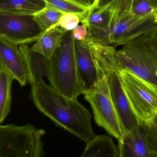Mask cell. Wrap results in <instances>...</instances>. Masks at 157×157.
<instances>
[{"label": "cell", "instance_id": "obj_25", "mask_svg": "<svg viewBox=\"0 0 157 157\" xmlns=\"http://www.w3.org/2000/svg\"><path fill=\"white\" fill-rule=\"evenodd\" d=\"M74 1H77L80 3L84 5L85 6H87L88 7H90L92 3L91 2V0H74Z\"/></svg>", "mask_w": 157, "mask_h": 157}, {"label": "cell", "instance_id": "obj_16", "mask_svg": "<svg viewBox=\"0 0 157 157\" xmlns=\"http://www.w3.org/2000/svg\"><path fill=\"white\" fill-rule=\"evenodd\" d=\"M118 147L109 136L100 135L86 146L80 157H118Z\"/></svg>", "mask_w": 157, "mask_h": 157}, {"label": "cell", "instance_id": "obj_14", "mask_svg": "<svg viewBox=\"0 0 157 157\" xmlns=\"http://www.w3.org/2000/svg\"><path fill=\"white\" fill-rule=\"evenodd\" d=\"M47 6L44 0H0V14L34 15Z\"/></svg>", "mask_w": 157, "mask_h": 157}, {"label": "cell", "instance_id": "obj_12", "mask_svg": "<svg viewBox=\"0 0 157 157\" xmlns=\"http://www.w3.org/2000/svg\"><path fill=\"white\" fill-rule=\"evenodd\" d=\"M76 55L82 79L87 90L93 88L98 80L96 61L87 39L75 40Z\"/></svg>", "mask_w": 157, "mask_h": 157}, {"label": "cell", "instance_id": "obj_15", "mask_svg": "<svg viewBox=\"0 0 157 157\" xmlns=\"http://www.w3.org/2000/svg\"><path fill=\"white\" fill-rule=\"evenodd\" d=\"M65 32L59 27L51 29L46 31L29 50L49 59L55 51L61 47Z\"/></svg>", "mask_w": 157, "mask_h": 157}, {"label": "cell", "instance_id": "obj_8", "mask_svg": "<svg viewBox=\"0 0 157 157\" xmlns=\"http://www.w3.org/2000/svg\"><path fill=\"white\" fill-rule=\"evenodd\" d=\"M45 32L34 15L0 14V37L13 44L37 42Z\"/></svg>", "mask_w": 157, "mask_h": 157}, {"label": "cell", "instance_id": "obj_22", "mask_svg": "<svg viewBox=\"0 0 157 157\" xmlns=\"http://www.w3.org/2000/svg\"><path fill=\"white\" fill-rule=\"evenodd\" d=\"M84 17L73 13H64L58 23V26L66 31H73Z\"/></svg>", "mask_w": 157, "mask_h": 157}, {"label": "cell", "instance_id": "obj_26", "mask_svg": "<svg viewBox=\"0 0 157 157\" xmlns=\"http://www.w3.org/2000/svg\"><path fill=\"white\" fill-rule=\"evenodd\" d=\"M147 1L157 11V0H147Z\"/></svg>", "mask_w": 157, "mask_h": 157}, {"label": "cell", "instance_id": "obj_2", "mask_svg": "<svg viewBox=\"0 0 157 157\" xmlns=\"http://www.w3.org/2000/svg\"><path fill=\"white\" fill-rule=\"evenodd\" d=\"M21 49L29 70L46 77L51 85L68 98L77 99L87 90L78 68L72 31L65 33L61 47L49 59L31 52L27 45Z\"/></svg>", "mask_w": 157, "mask_h": 157}, {"label": "cell", "instance_id": "obj_21", "mask_svg": "<svg viewBox=\"0 0 157 157\" xmlns=\"http://www.w3.org/2000/svg\"><path fill=\"white\" fill-rule=\"evenodd\" d=\"M133 0H94L90 8L99 9L110 6L116 11H131Z\"/></svg>", "mask_w": 157, "mask_h": 157}, {"label": "cell", "instance_id": "obj_7", "mask_svg": "<svg viewBox=\"0 0 157 157\" xmlns=\"http://www.w3.org/2000/svg\"><path fill=\"white\" fill-rule=\"evenodd\" d=\"M156 15L141 16L131 11H116L108 31L106 45L124 46L140 37L157 32Z\"/></svg>", "mask_w": 157, "mask_h": 157}, {"label": "cell", "instance_id": "obj_3", "mask_svg": "<svg viewBox=\"0 0 157 157\" xmlns=\"http://www.w3.org/2000/svg\"><path fill=\"white\" fill-rule=\"evenodd\" d=\"M116 58L120 70L131 72L157 88V32L122 46Z\"/></svg>", "mask_w": 157, "mask_h": 157}, {"label": "cell", "instance_id": "obj_1", "mask_svg": "<svg viewBox=\"0 0 157 157\" xmlns=\"http://www.w3.org/2000/svg\"><path fill=\"white\" fill-rule=\"evenodd\" d=\"M30 97L40 112L56 125L77 136L85 143L97 135L94 132L88 109L77 99H71L59 92L43 77L29 71Z\"/></svg>", "mask_w": 157, "mask_h": 157}, {"label": "cell", "instance_id": "obj_24", "mask_svg": "<svg viewBox=\"0 0 157 157\" xmlns=\"http://www.w3.org/2000/svg\"><path fill=\"white\" fill-rule=\"evenodd\" d=\"M72 34L74 39L82 41L87 37L88 31L87 29L84 25H78L72 31Z\"/></svg>", "mask_w": 157, "mask_h": 157}, {"label": "cell", "instance_id": "obj_19", "mask_svg": "<svg viewBox=\"0 0 157 157\" xmlns=\"http://www.w3.org/2000/svg\"><path fill=\"white\" fill-rule=\"evenodd\" d=\"M48 6L55 8L63 13H73L84 17L89 10L74 0H44Z\"/></svg>", "mask_w": 157, "mask_h": 157}, {"label": "cell", "instance_id": "obj_23", "mask_svg": "<svg viewBox=\"0 0 157 157\" xmlns=\"http://www.w3.org/2000/svg\"><path fill=\"white\" fill-rule=\"evenodd\" d=\"M131 12L136 15H155L156 10L147 0H133L132 4Z\"/></svg>", "mask_w": 157, "mask_h": 157}, {"label": "cell", "instance_id": "obj_6", "mask_svg": "<svg viewBox=\"0 0 157 157\" xmlns=\"http://www.w3.org/2000/svg\"><path fill=\"white\" fill-rule=\"evenodd\" d=\"M109 79L107 76L102 77L95 87L87 90L84 95L92 108L96 124L110 136L119 140L124 133L112 102Z\"/></svg>", "mask_w": 157, "mask_h": 157}, {"label": "cell", "instance_id": "obj_10", "mask_svg": "<svg viewBox=\"0 0 157 157\" xmlns=\"http://www.w3.org/2000/svg\"><path fill=\"white\" fill-rule=\"evenodd\" d=\"M18 46L0 37V63L24 86L29 81V70L26 57Z\"/></svg>", "mask_w": 157, "mask_h": 157}, {"label": "cell", "instance_id": "obj_17", "mask_svg": "<svg viewBox=\"0 0 157 157\" xmlns=\"http://www.w3.org/2000/svg\"><path fill=\"white\" fill-rule=\"evenodd\" d=\"M14 76L5 65L0 63V123L5 120L11 111L12 85Z\"/></svg>", "mask_w": 157, "mask_h": 157}, {"label": "cell", "instance_id": "obj_5", "mask_svg": "<svg viewBox=\"0 0 157 157\" xmlns=\"http://www.w3.org/2000/svg\"><path fill=\"white\" fill-rule=\"evenodd\" d=\"M124 92L143 126L157 116V88L129 71L118 72Z\"/></svg>", "mask_w": 157, "mask_h": 157}, {"label": "cell", "instance_id": "obj_28", "mask_svg": "<svg viewBox=\"0 0 157 157\" xmlns=\"http://www.w3.org/2000/svg\"></svg>", "mask_w": 157, "mask_h": 157}, {"label": "cell", "instance_id": "obj_27", "mask_svg": "<svg viewBox=\"0 0 157 157\" xmlns=\"http://www.w3.org/2000/svg\"><path fill=\"white\" fill-rule=\"evenodd\" d=\"M156 19H157V14L156 15Z\"/></svg>", "mask_w": 157, "mask_h": 157}, {"label": "cell", "instance_id": "obj_9", "mask_svg": "<svg viewBox=\"0 0 157 157\" xmlns=\"http://www.w3.org/2000/svg\"><path fill=\"white\" fill-rule=\"evenodd\" d=\"M109 81L112 102L125 134L142 125L131 107L119 73L111 75Z\"/></svg>", "mask_w": 157, "mask_h": 157}, {"label": "cell", "instance_id": "obj_13", "mask_svg": "<svg viewBox=\"0 0 157 157\" xmlns=\"http://www.w3.org/2000/svg\"><path fill=\"white\" fill-rule=\"evenodd\" d=\"M118 157H152L142 126L118 140Z\"/></svg>", "mask_w": 157, "mask_h": 157}, {"label": "cell", "instance_id": "obj_11", "mask_svg": "<svg viewBox=\"0 0 157 157\" xmlns=\"http://www.w3.org/2000/svg\"><path fill=\"white\" fill-rule=\"evenodd\" d=\"M116 11L110 6L99 9L89 7V10L81 22L88 31L87 38L102 45H106L109 29L112 23Z\"/></svg>", "mask_w": 157, "mask_h": 157}, {"label": "cell", "instance_id": "obj_18", "mask_svg": "<svg viewBox=\"0 0 157 157\" xmlns=\"http://www.w3.org/2000/svg\"><path fill=\"white\" fill-rule=\"evenodd\" d=\"M64 13L48 6L37 13L34 15L37 23L44 31L58 27L59 21Z\"/></svg>", "mask_w": 157, "mask_h": 157}, {"label": "cell", "instance_id": "obj_4", "mask_svg": "<svg viewBox=\"0 0 157 157\" xmlns=\"http://www.w3.org/2000/svg\"><path fill=\"white\" fill-rule=\"evenodd\" d=\"M45 130L30 124L0 126V157H43Z\"/></svg>", "mask_w": 157, "mask_h": 157}, {"label": "cell", "instance_id": "obj_20", "mask_svg": "<svg viewBox=\"0 0 157 157\" xmlns=\"http://www.w3.org/2000/svg\"><path fill=\"white\" fill-rule=\"evenodd\" d=\"M149 152L152 157H157V116L143 125Z\"/></svg>", "mask_w": 157, "mask_h": 157}]
</instances>
